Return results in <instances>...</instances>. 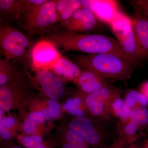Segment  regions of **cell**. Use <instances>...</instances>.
<instances>
[{"mask_svg": "<svg viewBox=\"0 0 148 148\" xmlns=\"http://www.w3.org/2000/svg\"><path fill=\"white\" fill-rule=\"evenodd\" d=\"M49 71L64 82L75 81L82 72L80 68L76 64L62 56Z\"/></svg>", "mask_w": 148, "mask_h": 148, "instance_id": "9a60e30c", "label": "cell"}, {"mask_svg": "<svg viewBox=\"0 0 148 148\" xmlns=\"http://www.w3.org/2000/svg\"><path fill=\"white\" fill-rule=\"evenodd\" d=\"M13 67L10 61L0 59V86H3L16 79Z\"/></svg>", "mask_w": 148, "mask_h": 148, "instance_id": "484cf974", "label": "cell"}, {"mask_svg": "<svg viewBox=\"0 0 148 148\" xmlns=\"http://www.w3.org/2000/svg\"><path fill=\"white\" fill-rule=\"evenodd\" d=\"M126 146L124 142L118 137L115 141L107 148H125Z\"/></svg>", "mask_w": 148, "mask_h": 148, "instance_id": "4dcf8cb0", "label": "cell"}, {"mask_svg": "<svg viewBox=\"0 0 148 148\" xmlns=\"http://www.w3.org/2000/svg\"><path fill=\"white\" fill-rule=\"evenodd\" d=\"M37 111L44 114L47 120L58 119L62 114L61 107L58 101L49 98L46 101L44 108Z\"/></svg>", "mask_w": 148, "mask_h": 148, "instance_id": "d4e9b609", "label": "cell"}, {"mask_svg": "<svg viewBox=\"0 0 148 148\" xmlns=\"http://www.w3.org/2000/svg\"><path fill=\"white\" fill-rule=\"evenodd\" d=\"M85 95L78 90L63 105V108L75 117L88 116L89 115L85 104Z\"/></svg>", "mask_w": 148, "mask_h": 148, "instance_id": "2e32d148", "label": "cell"}, {"mask_svg": "<svg viewBox=\"0 0 148 148\" xmlns=\"http://www.w3.org/2000/svg\"><path fill=\"white\" fill-rule=\"evenodd\" d=\"M4 148H24L22 146L18 145H10L7 146L5 147Z\"/></svg>", "mask_w": 148, "mask_h": 148, "instance_id": "e575fe53", "label": "cell"}, {"mask_svg": "<svg viewBox=\"0 0 148 148\" xmlns=\"http://www.w3.org/2000/svg\"><path fill=\"white\" fill-rule=\"evenodd\" d=\"M47 0H19L16 18H26Z\"/></svg>", "mask_w": 148, "mask_h": 148, "instance_id": "7402d4cb", "label": "cell"}, {"mask_svg": "<svg viewBox=\"0 0 148 148\" xmlns=\"http://www.w3.org/2000/svg\"><path fill=\"white\" fill-rule=\"evenodd\" d=\"M17 140L21 145L25 148H32L45 142L42 137L38 134L18 135Z\"/></svg>", "mask_w": 148, "mask_h": 148, "instance_id": "83f0119b", "label": "cell"}, {"mask_svg": "<svg viewBox=\"0 0 148 148\" xmlns=\"http://www.w3.org/2000/svg\"><path fill=\"white\" fill-rule=\"evenodd\" d=\"M39 125L33 120L26 118L21 125L23 132L27 135L37 134Z\"/></svg>", "mask_w": 148, "mask_h": 148, "instance_id": "f1b7e54d", "label": "cell"}, {"mask_svg": "<svg viewBox=\"0 0 148 148\" xmlns=\"http://www.w3.org/2000/svg\"><path fill=\"white\" fill-rule=\"evenodd\" d=\"M32 148H52V147L48 143L44 142L43 143L37 145Z\"/></svg>", "mask_w": 148, "mask_h": 148, "instance_id": "d6a6232c", "label": "cell"}, {"mask_svg": "<svg viewBox=\"0 0 148 148\" xmlns=\"http://www.w3.org/2000/svg\"><path fill=\"white\" fill-rule=\"evenodd\" d=\"M79 0H56V9L61 25L69 20L74 12L82 7Z\"/></svg>", "mask_w": 148, "mask_h": 148, "instance_id": "e0dca14e", "label": "cell"}, {"mask_svg": "<svg viewBox=\"0 0 148 148\" xmlns=\"http://www.w3.org/2000/svg\"><path fill=\"white\" fill-rule=\"evenodd\" d=\"M121 94L119 89L108 85L98 91L86 95L85 104L90 116L101 121L110 119L111 104Z\"/></svg>", "mask_w": 148, "mask_h": 148, "instance_id": "52a82bcc", "label": "cell"}, {"mask_svg": "<svg viewBox=\"0 0 148 148\" xmlns=\"http://www.w3.org/2000/svg\"><path fill=\"white\" fill-rule=\"evenodd\" d=\"M123 100L131 110L139 106L146 107L148 106L147 99L139 90H128L125 94Z\"/></svg>", "mask_w": 148, "mask_h": 148, "instance_id": "603a6c76", "label": "cell"}, {"mask_svg": "<svg viewBox=\"0 0 148 148\" xmlns=\"http://www.w3.org/2000/svg\"><path fill=\"white\" fill-rule=\"evenodd\" d=\"M130 120L134 122L140 127L148 124V110L145 107L139 106L132 109Z\"/></svg>", "mask_w": 148, "mask_h": 148, "instance_id": "4316f807", "label": "cell"}, {"mask_svg": "<svg viewBox=\"0 0 148 148\" xmlns=\"http://www.w3.org/2000/svg\"><path fill=\"white\" fill-rule=\"evenodd\" d=\"M0 47L5 59L8 61L26 58L32 49L28 37L7 24L0 26Z\"/></svg>", "mask_w": 148, "mask_h": 148, "instance_id": "3957f363", "label": "cell"}, {"mask_svg": "<svg viewBox=\"0 0 148 148\" xmlns=\"http://www.w3.org/2000/svg\"><path fill=\"white\" fill-rule=\"evenodd\" d=\"M131 110L120 96L112 102L110 108V116L119 120L121 123H124L129 120Z\"/></svg>", "mask_w": 148, "mask_h": 148, "instance_id": "d6986e66", "label": "cell"}, {"mask_svg": "<svg viewBox=\"0 0 148 148\" xmlns=\"http://www.w3.org/2000/svg\"><path fill=\"white\" fill-rule=\"evenodd\" d=\"M110 26L126 57L137 66L141 60L131 18L122 14Z\"/></svg>", "mask_w": 148, "mask_h": 148, "instance_id": "8992f818", "label": "cell"}, {"mask_svg": "<svg viewBox=\"0 0 148 148\" xmlns=\"http://www.w3.org/2000/svg\"><path fill=\"white\" fill-rule=\"evenodd\" d=\"M136 12L135 16L130 18L141 61L148 58V18Z\"/></svg>", "mask_w": 148, "mask_h": 148, "instance_id": "4fadbf2b", "label": "cell"}, {"mask_svg": "<svg viewBox=\"0 0 148 148\" xmlns=\"http://www.w3.org/2000/svg\"><path fill=\"white\" fill-rule=\"evenodd\" d=\"M19 0H1L0 15L1 21L16 18Z\"/></svg>", "mask_w": 148, "mask_h": 148, "instance_id": "cb8c5ba5", "label": "cell"}, {"mask_svg": "<svg viewBox=\"0 0 148 148\" xmlns=\"http://www.w3.org/2000/svg\"><path fill=\"white\" fill-rule=\"evenodd\" d=\"M98 21L91 11L82 7L76 11L61 26L66 31L83 34L94 30L98 25Z\"/></svg>", "mask_w": 148, "mask_h": 148, "instance_id": "30bf717a", "label": "cell"}, {"mask_svg": "<svg viewBox=\"0 0 148 148\" xmlns=\"http://www.w3.org/2000/svg\"><path fill=\"white\" fill-rule=\"evenodd\" d=\"M76 64L106 79L120 81L129 79L135 67L126 59L112 53L82 54L77 58Z\"/></svg>", "mask_w": 148, "mask_h": 148, "instance_id": "7a4b0ae2", "label": "cell"}, {"mask_svg": "<svg viewBox=\"0 0 148 148\" xmlns=\"http://www.w3.org/2000/svg\"><path fill=\"white\" fill-rule=\"evenodd\" d=\"M58 145L61 148H93L79 135L69 127Z\"/></svg>", "mask_w": 148, "mask_h": 148, "instance_id": "ac0fdd59", "label": "cell"}, {"mask_svg": "<svg viewBox=\"0 0 148 148\" xmlns=\"http://www.w3.org/2000/svg\"><path fill=\"white\" fill-rule=\"evenodd\" d=\"M121 127L119 137L122 140L126 146L135 143L138 138L140 126L129 120L124 123H121Z\"/></svg>", "mask_w": 148, "mask_h": 148, "instance_id": "ffe728a7", "label": "cell"}, {"mask_svg": "<svg viewBox=\"0 0 148 148\" xmlns=\"http://www.w3.org/2000/svg\"><path fill=\"white\" fill-rule=\"evenodd\" d=\"M125 148H141L137 144H135V143H132L130 145H128L126 146Z\"/></svg>", "mask_w": 148, "mask_h": 148, "instance_id": "836d02e7", "label": "cell"}, {"mask_svg": "<svg viewBox=\"0 0 148 148\" xmlns=\"http://www.w3.org/2000/svg\"><path fill=\"white\" fill-rule=\"evenodd\" d=\"M17 125V121L14 117L12 116L5 117L0 121L1 139L7 141L12 140L15 136Z\"/></svg>", "mask_w": 148, "mask_h": 148, "instance_id": "44dd1931", "label": "cell"}, {"mask_svg": "<svg viewBox=\"0 0 148 148\" xmlns=\"http://www.w3.org/2000/svg\"><path fill=\"white\" fill-rule=\"evenodd\" d=\"M74 82L78 90L85 95L98 91L109 85L107 79L88 70L82 71L79 76Z\"/></svg>", "mask_w": 148, "mask_h": 148, "instance_id": "7c38bea8", "label": "cell"}, {"mask_svg": "<svg viewBox=\"0 0 148 148\" xmlns=\"http://www.w3.org/2000/svg\"><path fill=\"white\" fill-rule=\"evenodd\" d=\"M139 91L145 96L148 101V81L141 85Z\"/></svg>", "mask_w": 148, "mask_h": 148, "instance_id": "1f68e13d", "label": "cell"}, {"mask_svg": "<svg viewBox=\"0 0 148 148\" xmlns=\"http://www.w3.org/2000/svg\"><path fill=\"white\" fill-rule=\"evenodd\" d=\"M42 39L50 42L56 48L66 51H79L87 54L114 53L131 63L118 40L108 36L79 34L64 30L49 33Z\"/></svg>", "mask_w": 148, "mask_h": 148, "instance_id": "6da1fadb", "label": "cell"}, {"mask_svg": "<svg viewBox=\"0 0 148 148\" xmlns=\"http://www.w3.org/2000/svg\"><path fill=\"white\" fill-rule=\"evenodd\" d=\"M56 0H47L25 18L24 29L29 36H43L58 22L56 9Z\"/></svg>", "mask_w": 148, "mask_h": 148, "instance_id": "5b68a950", "label": "cell"}, {"mask_svg": "<svg viewBox=\"0 0 148 148\" xmlns=\"http://www.w3.org/2000/svg\"><path fill=\"white\" fill-rule=\"evenodd\" d=\"M100 121L92 117H75L69 123V128L79 135L93 148H107L108 130Z\"/></svg>", "mask_w": 148, "mask_h": 148, "instance_id": "277c9868", "label": "cell"}, {"mask_svg": "<svg viewBox=\"0 0 148 148\" xmlns=\"http://www.w3.org/2000/svg\"><path fill=\"white\" fill-rule=\"evenodd\" d=\"M81 2L83 7L91 11L98 20L109 25L121 14L114 1L82 0Z\"/></svg>", "mask_w": 148, "mask_h": 148, "instance_id": "8fae6325", "label": "cell"}, {"mask_svg": "<svg viewBox=\"0 0 148 148\" xmlns=\"http://www.w3.org/2000/svg\"><path fill=\"white\" fill-rule=\"evenodd\" d=\"M42 92L49 99L58 101L64 96V81L49 70H40L33 79Z\"/></svg>", "mask_w": 148, "mask_h": 148, "instance_id": "9c48e42d", "label": "cell"}, {"mask_svg": "<svg viewBox=\"0 0 148 148\" xmlns=\"http://www.w3.org/2000/svg\"><path fill=\"white\" fill-rule=\"evenodd\" d=\"M24 85L17 78L0 87V109L8 112L15 106V101L24 94Z\"/></svg>", "mask_w": 148, "mask_h": 148, "instance_id": "5bb4252c", "label": "cell"}, {"mask_svg": "<svg viewBox=\"0 0 148 148\" xmlns=\"http://www.w3.org/2000/svg\"><path fill=\"white\" fill-rule=\"evenodd\" d=\"M61 56L53 44L44 39L34 46L30 53L32 66L38 71L50 70Z\"/></svg>", "mask_w": 148, "mask_h": 148, "instance_id": "ba28073f", "label": "cell"}, {"mask_svg": "<svg viewBox=\"0 0 148 148\" xmlns=\"http://www.w3.org/2000/svg\"><path fill=\"white\" fill-rule=\"evenodd\" d=\"M143 148H148V140H146L143 145Z\"/></svg>", "mask_w": 148, "mask_h": 148, "instance_id": "d590c367", "label": "cell"}, {"mask_svg": "<svg viewBox=\"0 0 148 148\" xmlns=\"http://www.w3.org/2000/svg\"><path fill=\"white\" fill-rule=\"evenodd\" d=\"M136 11L148 18V0H137L131 1Z\"/></svg>", "mask_w": 148, "mask_h": 148, "instance_id": "f546056e", "label": "cell"}]
</instances>
